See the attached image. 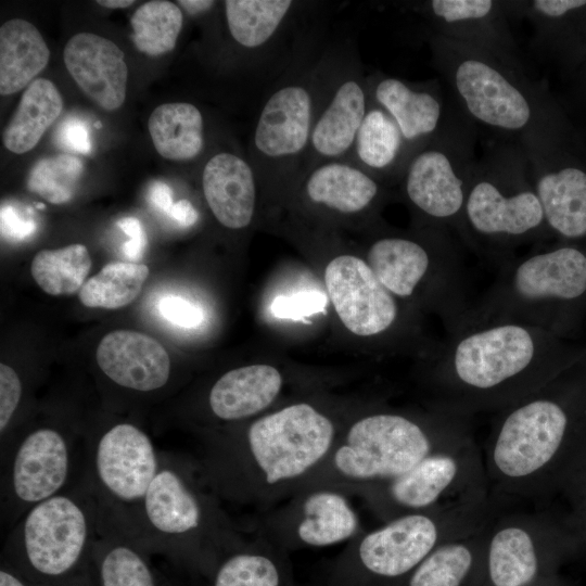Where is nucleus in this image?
<instances>
[{
	"label": "nucleus",
	"instance_id": "f257e3e1",
	"mask_svg": "<svg viewBox=\"0 0 586 586\" xmlns=\"http://www.w3.org/2000/svg\"><path fill=\"white\" fill-rule=\"evenodd\" d=\"M343 428L313 403H291L208 438L193 460L221 502L262 512L297 492Z\"/></svg>",
	"mask_w": 586,
	"mask_h": 586
},
{
	"label": "nucleus",
	"instance_id": "f03ea898",
	"mask_svg": "<svg viewBox=\"0 0 586 586\" xmlns=\"http://www.w3.org/2000/svg\"><path fill=\"white\" fill-rule=\"evenodd\" d=\"M552 348L543 328L467 315L438 353L430 377L432 407L467 418L496 413L552 380Z\"/></svg>",
	"mask_w": 586,
	"mask_h": 586
},
{
	"label": "nucleus",
	"instance_id": "7ed1b4c3",
	"mask_svg": "<svg viewBox=\"0 0 586 586\" xmlns=\"http://www.w3.org/2000/svg\"><path fill=\"white\" fill-rule=\"evenodd\" d=\"M116 518L150 553L166 557L190 581L204 575L220 552L244 536L194 460L166 453L138 507Z\"/></svg>",
	"mask_w": 586,
	"mask_h": 586
},
{
	"label": "nucleus",
	"instance_id": "20e7f679",
	"mask_svg": "<svg viewBox=\"0 0 586 586\" xmlns=\"http://www.w3.org/2000/svg\"><path fill=\"white\" fill-rule=\"evenodd\" d=\"M472 435L471 418L435 407L421 415L396 410L368 412L343 428L329 457L296 493L390 480L429 455Z\"/></svg>",
	"mask_w": 586,
	"mask_h": 586
},
{
	"label": "nucleus",
	"instance_id": "39448f33",
	"mask_svg": "<svg viewBox=\"0 0 586 586\" xmlns=\"http://www.w3.org/2000/svg\"><path fill=\"white\" fill-rule=\"evenodd\" d=\"M100 515L85 476L26 511L9 531L1 559L38 586H95L91 552Z\"/></svg>",
	"mask_w": 586,
	"mask_h": 586
},
{
	"label": "nucleus",
	"instance_id": "423d86ee",
	"mask_svg": "<svg viewBox=\"0 0 586 586\" xmlns=\"http://www.w3.org/2000/svg\"><path fill=\"white\" fill-rule=\"evenodd\" d=\"M492 511L487 498L403 515L364 530L330 563L321 586H405L435 548L476 530Z\"/></svg>",
	"mask_w": 586,
	"mask_h": 586
},
{
	"label": "nucleus",
	"instance_id": "0eeeda50",
	"mask_svg": "<svg viewBox=\"0 0 586 586\" xmlns=\"http://www.w3.org/2000/svg\"><path fill=\"white\" fill-rule=\"evenodd\" d=\"M336 489L360 498L382 523L489 498L482 449L473 435L393 479Z\"/></svg>",
	"mask_w": 586,
	"mask_h": 586
},
{
	"label": "nucleus",
	"instance_id": "6e6552de",
	"mask_svg": "<svg viewBox=\"0 0 586 586\" xmlns=\"http://www.w3.org/2000/svg\"><path fill=\"white\" fill-rule=\"evenodd\" d=\"M585 293L586 255L582 251L571 246L537 250L500 265L496 280L469 315L521 321L548 331L551 307Z\"/></svg>",
	"mask_w": 586,
	"mask_h": 586
},
{
	"label": "nucleus",
	"instance_id": "1a4fd4ad",
	"mask_svg": "<svg viewBox=\"0 0 586 586\" xmlns=\"http://www.w3.org/2000/svg\"><path fill=\"white\" fill-rule=\"evenodd\" d=\"M86 461L87 448H75L64 432L48 425L1 449L2 527L10 531L30 508L81 482L76 476Z\"/></svg>",
	"mask_w": 586,
	"mask_h": 586
},
{
	"label": "nucleus",
	"instance_id": "9d476101",
	"mask_svg": "<svg viewBox=\"0 0 586 586\" xmlns=\"http://www.w3.org/2000/svg\"><path fill=\"white\" fill-rule=\"evenodd\" d=\"M321 64L293 75L270 92L259 112L253 148L258 170L277 177L302 170L318 109Z\"/></svg>",
	"mask_w": 586,
	"mask_h": 586
},
{
	"label": "nucleus",
	"instance_id": "9b49d317",
	"mask_svg": "<svg viewBox=\"0 0 586 586\" xmlns=\"http://www.w3.org/2000/svg\"><path fill=\"white\" fill-rule=\"evenodd\" d=\"M559 538L538 506L494 507L485 524L481 586H533L546 579Z\"/></svg>",
	"mask_w": 586,
	"mask_h": 586
},
{
	"label": "nucleus",
	"instance_id": "f8f14e48",
	"mask_svg": "<svg viewBox=\"0 0 586 586\" xmlns=\"http://www.w3.org/2000/svg\"><path fill=\"white\" fill-rule=\"evenodd\" d=\"M459 222L473 246L501 265L546 224L534 187L487 176L471 180Z\"/></svg>",
	"mask_w": 586,
	"mask_h": 586
},
{
	"label": "nucleus",
	"instance_id": "ddd939ff",
	"mask_svg": "<svg viewBox=\"0 0 586 586\" xmlns=\"http://www.w3.org/2000/svg\"><path fill=\"white\" fill-rule=\"evenodd\" d=\"M162 451L141 428L118 422L87 448L86 476L102 508L118 518L135 510L156 475Z\"/></svg>",
	"mask_w": 586,
	"mask_h": 586
},
{
	"label": "nucleus",
	"instance_id": "4468645a",
	"mask_svg": "<svg viewBox=\"0 0 586 586\" xmlns=\"http://www.w3.org/2000/svg\"><path fill=\"white\" fill-rule=\"evenodd\" d=\"M249 528L289 553L346 544L364 531L349 496L333 487L301 491L259 512Z\"/></svg>",
	"mask_w": 586,
	"mask_h": 586
},
{
	"label": "nucleus",
	"instance_id": "2eb2a0df",
	"mask_svg": "<svg viewBox=\"0 0 586 586\" xmlns=\"http://www.w3.org/2000/svg\"><path fill=\"white\" fill-rule=\"evenodd\" d=\"M369 102L368 85L354 62L321 64L319 103L302 170L348 161Z\"/></svg>",
	"mask_w": 586,
	"mask_h": 586
},
{
	"label": "nucleus",
	"instance_id": "dca6fc26",
	"mask_svg": "<svg viewBox=\"0 0 586 586\" xmlns=\"http://www.w3.org/2000/svg\"><path fill=\"white\" fill-rule=\"evenodd\" d=\"M324 282L340 320L352 333L379 335L396 322L398 305L395 296L364 259L354 255L334 257L326 267Z\"/></svg>",
	"mask_w": 586,
	"mask_h": 586
},
{
	"label": "nucleus",
	"instance_id": "f3484780",
	"mask_svg": "<svg viewBox=\"0 0 586 586\" xmlns=\"http://www.w3.org/2000/svg\"><path fill=\"white\" fill-rule=\"evenodd\" d=\"M367 264L396 297L413 296L430 276L467 291L464 268L454 246L435 256L415 239L384 237L370 245Z\"/></svg>",
	"mask_w": 586,
	"mask_h": 586
},
{
	"label": "nucleus",
	"instance_id": "a211bd4d",
	"mask_svg": "<svg viewBox=\"0 0 586 586\" xmlns=\"http://www.w3.org/2000/svg\"><path fill=\"white\" fill-rule=\"evenodd\" d=\"M453 81L469 114L479 123L502 131H519L532 119L523 91L498 67L476 56L456 63Z\"/></svg>",
	"mask_w": 586,
	"mask_h": 586
},
{
	"label": "nucleus",
	"instance_id": "6ab92c4d",
	"mask_svg": "<svg viewBox=\"0 0 586 586\" xmlns=\"http://www.w3.org/2000/svg\"><path fill=\"white\" fill-rule=\"evenodd\" d=\"M470 182L449 153L429 148L416 153L407 163L404 189L420 213L450 225L461 219Z\"/></svg>",
	"mask_w": 586,
	"mask_h": 586
},
{
	"label": "nucleus",
	"instance_id": "aec40b11",
	"mask_svg": "<svg viewBox=\"0 0 586 586\" xmlns=\"http://www.w3.org/2000/svg\"><path fill=\"white\" fill-rule=\"evenodd\" d=\"M91 564L95 586H176L129 527L102 507Z\"/></svg>",
	"mask_w": 586,
	"mask_h": 586
},
{
	"label": "nucleus",
	"instance_id": "412c9836",
	"mask_svg": "<svg viewBox=\"0 0 586 586\" xmlns=\"http://www.w3.org/2000/svg\"><path fill=\"white\" fill-rule=\"evenodd\" d=\"M95 357L105 377L126 390L150 393L169 381V355L157 340L145 333L112 331L100 341Z\"/></svg>",
	"mask_w": 586,
	"mask_h": 586
},
{
	"label": "nucleus",
	"instance_id": "4be33fe9",
	"mask_svg": "<svg viewBox=\"0 0 586 586\" xmlns=\"http://www.w3.org/2000/svg\"><path fill=\"white\" fill-rule=\"evenodd\" d=\"M190 586H297L290 553L266 537L250 533L219 553Z\"/></svg>",
	"mask_w": 586,
	"mask_h": 586
},
{
	"label": "nucleus",
	"instance_id": "5701e85b",
	"mask_svg": "<svg viewBox=\"0 0 586 586\" xmlns=\"http://www.w3.org/2000/svg\"><path fill=\"white\" fill-rule=\"evenodd\" d=\"M63 59L72 78L97 105L106 111L123 105L128 68L124 52L113 41L78 33L67 41Z\"/></svg>",
	"mask_w": 586,
	"mask_h": 586
},
{
	"label": "nucleus",
	"instance_id": "b1692460",
	"mask_svg": "<svg viewBox=\"0 0 586 586\" xmlns=\"http://www.w3.org/2000/svg\"><path fill=\"white\" fill-rule=\"evenodd\" d=\"M202 189L205 201L217 221L240 230L247 227L255 214L256 175L253 166L231 152H219L204 165Z\"/></svg>",
	"mask_w": 586,
	"mask_h": 586
},
{
	"label": "nucleus",
	"instance_id": "393cba45",
	"mask_svg": "<svg viewBox=\"0 0 586 586\" xmlns=\"http://www.w3.org/2000/svg\"><path fill=\"white\" fill-rule=\"evenodd\" d=\"M283 377L273 366L256 364L231 369L219 377L207 394V407L220 422H242L263 413L276 402Z\"/></svg>",
	"mask_w": 586,
	"mask_h": 586
},
{
	"label": "nucleus",
	"instance_id": "a878e982",
	"mask_svg": "<svg viewBox=\"0 0 586 586\" xmlns=\"http://www.w3.org/2000/svg\"><path fill=\"white\" fill-rule=\"evenodd\" d=\"M301 188L310 204L342 215L362 213L381 190L374 176L344 160L323 162L307 169Z\"/></svg>",
	"mask_w": 586,
	"mask_h": 586
},
{
	"label": "nucleus",
	"instance_id": "bb28decb",
	"mask_svg": "<svg viewBox=\"0 0 586 586\" xmlns=\"http://www.w3.org/2000/svg\"><path fill=\"white\" fill-rule=\"evenodd\" d=\"M486 522L435 548L405 586H481Z\"/></svg>",
	"mask_w": 586,
	"mask_h": 586
},
{
	"label": "nucleus",
	"instance_id": "cd10ccee",
	"mask_svg": "<svg viewBox=\"0 0 586 586\" xmlns=\"http://www.w3.org/2000/svg\"><path fill=\"white\" fill-rule=\"evenodd\" d=\"M368 92L370 101L394 119L407 146L436 130L442 105L431 92L417 90L394 77L378 79L371 88L368 86Z\"/></svg>",
	"mask_w": 586,
	"mask_h": 586
},
{
	"label": "nucleus",
	"instance_id": "c85d7f7f",
	"mask_svg": "<svg viewBox=\"0 0 586 586\" xmlns=\"http://www.w3.org/2000/svg\"><path fill=\"white\" fill-rule=\"evenodd\" d=\"M534 190L546 224L565 238L586 234V173L565 167L536 178Z\"/></svg>",
	"mask_w": 586,
	"mask_h": 586
},
{
	"label": "nucleus",
	"instance_id": "c756f323",
	"mask_svg": "<svg viewBox=\"0 0 586 586\" xmlns=\"http://www.w3.org/2000/svg\"><path fill=\"white\" fill-rule=\"evenodd\" d=\"M49 48L28 21L14 18L0 28V93L9 95L28 87L47 66Z\"/></svg>",
	"mask_w": 586,
	"mask_h": 586
},
{
	"label": "nucleus",
	"instance_id": "7c9ffc66",
	"mask_svg": "<svg viewBox=\"0 0 586 586\" xmlns=\"http://www.w3.org/2000/svg\"><path fill=\"white\" fill-rule=\"evenodd\" d=\"M62 110L63 99L55 85L46 78L35 79L23 92L3 131L4 146L15 154L30 151Z\"/></svg>",
	"mask_w": 586,
	"mask_h": 586
},
{
	"label": "nucleus",
	"instance_id": "2f4dec72",
	"mask_svg": "<svg viewBox=\"0 0 586 586\" xmlns=\"http://www.w3.org/2000/svg\"><path fill=\"white\" fill-rule=\"evenodd\" d=\"M149 131L157 153L170 161H190L204 148L201 111L188 102L165 103L149 117Z\"/></svg>",
	"mask_w": 586,
	"mask_h": 586
},
{
	"label": "nucleus",
	"instance_id": "473e14b6",
	"mask_svg": "<svg viewBox=\"0 0 586 586\" xmlns=\"http://www.w3.org/2000/svg\"><path fill=\"white\" fill-rule=\"evenodd\" d=\"M406 150L407 144L394 119L370 101L348 161L374 176L394 170Z\"/></svg>",
	"mask_w": 586,
	"mask_h": 586
},
{
	"label": "nucleus",
	"instance_id": "72a5a7b5",
	"mask_svg": "<svg viewBox=\"0 0 586 586\" xmlns=\"http://www.w3.org/2000/svg\"><path fill=\"white\" fill-rule=\"evenodd\" d=\"M229 33L246 49L266 47L283 27L294 8L291 0H227Z\"/></svg>",
	"mask_w": 586,
	"mask_h": 586
},
{
	"label": "nucleus",
	"instance_id": "f704fd0d",
	"mask_svg": "<svg viewBox=\"0 0 586 586\" xmlns=\"http://www.w3.org/2000/svg\"><path fill=\"white\" fill-rule=\"evenodd\" d=\"M149 267L136 262H112L88 279L78 292L90 308L118 309L132 303L149 277Z\"/></svg>",
	"mask_w": 586,
	"mask_h": 586
},
{
	"label": "nucleus",
	"instance_id": "c9c22d12",
	"mask_svg": "<svg viewBox=\"0 0 586 586\" xmlns=\"http://www.w3.org/2000/svg\"><path fill=\"white\" fill-rule=\"evenodd\" d=\"M92 260L84 244L42 250L33 258L30 273L50 295H71L79 291L91 269Z\"/></svg>",
	"mask_w": 586,
	"mask_h": 586
},
{
	"label": "nucleus",
	"instance_id": "e433bc0d",
	"mask_svg": "<svg viewBox=\"0 0 586 586\" xmlns=\"http://www.w3.org/2000/svg\"><path fill=\"white\" fill-rule=\"evenodd\" d=\"M182 22V12L174 2H145L131 17L132 41L139 51L148 55L167 53L176 46Z\"/></svg>",
	"mask_w": 586,
	"mask_h": 586
},
{
	"label": "nucleus",
	"instance_id": "4c0bfd02",
	"mask_svg": "<svg viewBox=\"0 0 586 586\" xmlns=\"http://www.w3.org/2000/svg\"><path fill=\"white\" fill-rule=\"evenodd\" d=\"M82 171V161L73 154L44 157L29 170L27 188L51 204H65L74 198Z\"/></svg>",
	"mask_w": 586,
	"mask_h": 586
},
{
	"label": "nucleus",
	"instance_id": "58836bf2",
	"mask_svg": "<svg viewBox=\"0 0 586 586\" xmlns=\"http://www.w3.org/2000/svg\"><path fill=\"white\" fill-rule=\"evenodd\" d=\"M495 3L489 0H433L432 14L446 24L480 21L492 14Z\"/></svg>",
	"mask_w": 586,
	"mask_h": 586
},
{
	"label": "nucleus",
	"instance_id": "ea45409f",
	"mask_svg": "<svg viewBox=\"0 0 586 586\" xmlns=\"http://www.w3.org/2000/svg\"><path fill=\"white\" fill-rule=\"evenodd\" d=\"M327 296L319 291H304L293 295H279L271 304V313L278 318L303 319L323 311Z\"/></svg>",
	"mask_w": 586,
	"mask_h": 586
},
{
	"label": "nucleus",
	"instance_id": "a19ab883",
	"mask_svg": "<svg viewBox=\"0 0 586 586\" xmlns=\"http://www.w3.org/2000/svg\"><path fill=\"white\" fill-rule=\"evenodd\" d=\"M23 396L22 380L10 366L0 364V433L7 435Z\"/></svg>",
	"mask_w": 586,
	"mask_h": 586
},
{
	"label": "nucleus",
	"instance_id": "79ce46f5",
	"mask_svg": "<svg viewBox=\"0 0 586 586\" xmlns=\"http://www.w3.org/2000/svg\"><path fill=\"white\" fill-rule=\"evenodd\" d=\"M55 143L71 153L88 154L92 149L87 124L75 116L64 119L55 130Z\"/></svg>",
	"mask_w": 586,
	"mask_h": 586
},
{
	"label": "nucleus",
	"instance_id": "37998d69",
	"mask_svg": "<svg viewBox=\"0 0 586 586\" xmlns=\"http://www.w3.org/2000/svg\"><path fill=\"white\" fill-rule=\"evenodd\" d=\"M158 309L165 320L181 328H195L203 321L202 310L180 296L167 295L163 297Z\"/></svg>",
	"mask_w": 586,
	"mask_h": 586
},
{
	"label": "nucleus",
	"instance_id": "c03bdc74",
	"mask_svg": "<svg viewBox=\"0 0 586 586\" xmlns=\"http://www.w3.org/2000/svg\"><path fill=\"white\" fill-rule=\"evenodd\" d=\"M0 221L1 237L9 241L28 239L37 229L36 221L20 213L12 204L1 205Z\"/></svg>",
	"mask_w": 586,
	"mask_h": 586
},
{
	"label": "nucleus",
	"instance_id": "a18cd8bd",
	"mask_svg": "<svg viewBox=\"0 0 586 586\" xmlns=\"http://www.w3.org/2000/svg\"><path fill=\"white\" fill-rule=\"evenodd\" d=\"M117 226L129 237L123 245L124 254L129 259H140L145 249L146 235L139 219L125 217L117 221Z\"/></svg>",
	"mask_w": 586,
	"mask_h": 586
},
{
	"label": "nucleus",
	"instance_id": "49530a36",
	"mask_svg": "<svg viewBox=\"0 0 586 586\" xmlns=\"http://www.w3.org/2000/svg\"><path fill=\"white\" fill-rule=\"evenodd\" d=\"M584 5H586L584 0H537L533 2L534 10L548 17H559Z\"/></svg>",
	"mask_w": 586,
	"mask_h": 586
},
{
	"label": "nucleus",
	"instance_id": "de8ad7c7",
	"mask_svg": "<svg viewBox=\"0 0 586 586\" xmlns=\"http://www.w3.org/2000/svg\"><path fill=\"white\" fill-rule=\"evenodd\" d=\"M149 199L154 208L163 214H169L173 203L170 187L164 181L155 180L149 189Z\"/></svg>",
	"mask_w": 586,
	"mask_h": 586
},
{
	"label": "nucleus",
	"instance_id": "09e8293b",
	"mask_svg": "<svg viewBox=\"0 0 586 586\" xmlns=\"http://www.w3.org/2000/svg\"><path fill=\"white\" fill-rule=\"evenodd\" d=\"M168 215L183 227L192 226L198 219L196 209L191 202L186 199L174 203Z\"/></svg>",
	"mask_w": 586,
	"mask_h": 586
},
{
	"label": "nucleus",
	"instance_id": "8fccbe9b",
	"mask_svg": "<svg viewBox=\"0 0 586 586\" xmlns=\"http://www.w3.org/2000/svg\"><path fill=\"white\" fill-rule=\"evenodd\" d=\"M0 586H38L13 565L0 560Z\"/></svg>",
	"mask_w": 586,
	"mask_h": 586
},
{
	"label": "nucleus",
	"instance_id": "3c124183",
	"mask_svg": "<svg viewBox=\"0 0 586 586\" xmlns=\"http://www.w3.org/2000/svg\"><path fill=\"white\" fill-rule=\"evenodd\" d=\"M215 1L206 0H180L178 4L184 8V10L190 14H198L205 12L214 7Z\"/></svg>",
	"mask_w": 586,
	"mask_h": 586
},
{
	"label": "nucleus",
	"instance_id": "603ef678",
	"mask_svg": "<svg viewBox=\"0 0 586 586\" xmlns=\"http://www.w3.org/2000/svg\"><path fill=\"white\" fill-rule=\"evenodd\" d=\"M98 4L110 9H123L135 3L132 0H98Z\"/></svg>",
	"mask_w": 586,
	"mask_h": 586
},
{
	"label": "nucleus",
	"instance_id": "864d4df0",
	"mask_svg": "<svg viewBox=\"0 0 586 586\" xmlns=\"http://www.w3.org/2000/svg\"><path fill=\"white\" fill-rule=\"evenodd\" d=\"M533 586H550L547 579H543L542 582L533 585Z\"/></svg>",
	"mask_w": 586,
	"mask_h": 586
},
{
	"label": "nucleus",
	"instance_id": "5fc2aeb1",
	"mask_svg": "<svg viewBox=\"0 0 586 586\" xmlns=\"http://www.w3.org/2000/svg\"><path fill=\"white\" fill-rule=\"evenodd\" d=\"M95 127H97V128H100V127H101V123H100V122H97V123H95Z\"/></svg>",
	"mask_w": 586,
	"mask_h": 586
}]
</instances>
